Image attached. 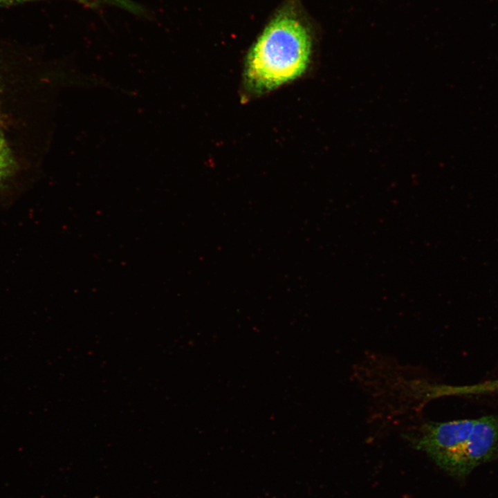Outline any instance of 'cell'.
<instances>
[{"label": "cell", "mask_w": 498, "mask_h": 498, "mask_svg": "<svg viewBox=\"0 0 498 498\" xmlns=\"http://www.w3.org/2000/svg\"><path fill=\"white\" fill-rule=\"evenodd\" d=\"M475 419L426 422L405 434L411 445L426 453L440 468L458 478L462 452Z\"/></svg>", "instance_id": "obj_2"}, {"label": "cell", "mask_w": 498, "mask_h": 498, "mask_svg": "<svg viewBox=\"0 0 498 498\" xmlns=\"http://www.w3.org/2000/svg\"><path fill=\"white\" fill-rule=\"evenodd\" d=\"M311 42L295 17L281 15L264 30L246 62V79L252 89L267 91L300 76L309 62Z\"/></svg>", "instance_id": "obj_1"}, {"label": "cell", "mask_w": 498, "mask_h": 498, "mask_svg": "<svg viewBox=\"0 0 498 498\" xmlns=\"http://www.w3.org/2000/svg\"><path fill=\"white\" fill-rule=\"evenodd\" d=\"M11 158L6 141L0 133V183L10 170Z\"/></svg>", "instance_id": "obj_4"}, {"label": "cell", "mask_w": 498, "mask_h": 498, "mask_svg": "<svg viewBox=\"0 0 498 498\" xmlns=\"http://www.w3.org/2000/svg\"><path fill=\"white\" fill-rule=\"evenodd\" d=\"M498 458V416L475 419L463 448L458 478L467 476L478 465Z\"/></svg>", "instance_id": "obj_3"}, {"label": "cell", "mask_w": 498, "mask_h": 498, "mask_svg": "<svg viewBox=\"0 0 498 498\" xmlns=\"http://www.w3.org/2000/svg\"><path fill=\"white\" fill-rule=\"evenodd\" d=\"M404 498H410L409 497L405 496Z\"/></svg>", "instance_id": "obj_5"}]
</instances>
